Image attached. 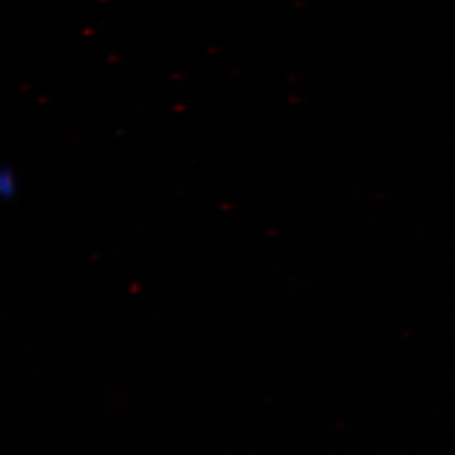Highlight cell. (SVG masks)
I'll return each mask as SVG.
<instances>
[{
  "instance_id": "obj_1",
  "label": "cell",
  "mask_w": 455,
  "mask_h": 455,
  "mask_svg": "<svg viewBox=\"0 0 455 455\" xmlns=\"http://www.w3.org/2000/svg\"><path fill=\"white\" fill-rule=\"evenodd\" d=\"M18 195L17 172L11 165H4L0 170V196L4 203H12Z\"/></svg>"
}]
</instances>
